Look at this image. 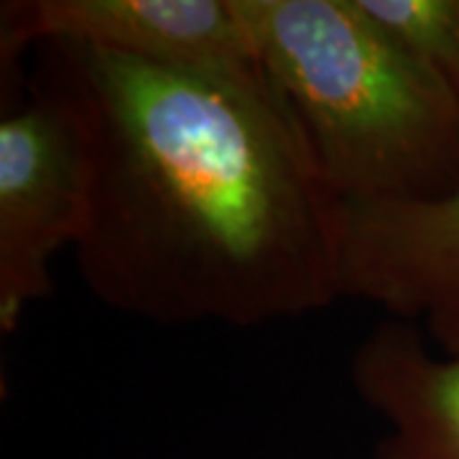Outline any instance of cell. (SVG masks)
I'll list each match as a JSON object with an SVG mask.
<instances>
[{"label":"cell","instance_id":"1","mask_svg":"<svg viewBox=\"0 0 459 459\" xmlns=\"http://www.w3.org/2000/svg\"><path fill=\"white\" fill-rule=\"evenodd\" d=\"M39 49L87 138L90 207L72 255L102 307L161 327L253 329L342 301L344 199L261 66Z\"/></svg>","mask_w":459,"mask_h":459},{"label":"cell","instance_id":"5","mask_svg":"<svg viewBox=\"0 0 459 459\" xmlns=\"http://www.w3.org/2000/svg\"><path fill=\"white\" fill-rule=\"evenodd\" d=\"M69 41L186 72L235 74L261 66L235 0H11L0 51Z\"/></svg>","mask_w":459,"mask_h":459},{"label":"cell","instance_id":"4","mask_svg":"<svg viewBox=\"0 0 459 459\" xmlns=\"http://www.w3.org/2000/svg\"><path fill=\"white\" fill-rule=\"evenodd\" d=\"M342 299L416 325L459 355V186L427 202L344 204Z\"/></svg>","mask_w":459,"mask_h":459},{"label":"cell","instance_id":"2","mask_svg":"<svg viewBox=\"0 0 459 459\" xmlns=\"http://www.w3.org/2000/svg\"><path fill=\"white\" fill-rule=\"evenodd\" d=\"M255 62L344 204L459 186V102L362 0H235Z\"/></svg>","mask_w":459,"mask_h":459},{"label":"cell","instance_id":"7","mask_svg":"<svg viewBox=\"0 0 459 459\" xmlns=\"http://www.w3.org/2000/svg\"><path fill=\"white\" fill-rule=\"evenodd\" d=\"M362 8L459 102V0H362Z\"/></svg>","mask_w":459,"mask_h":459},{"label":"cell","instance_id":"6","mask_svg":"<svg viewBox=\"0 0 459 459\" xmlns=\"http://www.w3.org/2000/svg\"><path fill=\"white\" fill-rule=\"evenodd\" d=\"M352 391L383 421L370 459H459V355L409 322L380 319L350 358Z\"/></svg>","mask_w":459,"mask_h":459},{"label":"cell","instance_id":"3","mask_svg":"<svg viewBox=\"0 0 459 459\" xmlns=\"http://www.w3.org/2000/svg\"><path fill=\"white\" fill-rule=\"evenodd\" d=\"M0 115V332L13 334L33 304L54 294L51 263L80 240L90 207V156L74 100L44 59Z\"/></svg>","mask_w":459,"mask_h":459}]
</instances>
